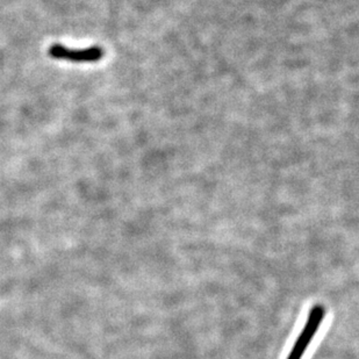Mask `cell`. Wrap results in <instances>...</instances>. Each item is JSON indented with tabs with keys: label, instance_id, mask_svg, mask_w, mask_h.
I'll list each match as a JSON object with an SVG mask.
<instances>
[{
	"label": "cell",
	"instance_id": "cell-1",
	"mask_svg": "<svg viewBox=\"0 0 359 359\" xmlns=\"http://www.w3.org/2000/svg\"><path fill=\"white\" fill-rule=\"evenodd\" d=\"M323 318H324V308L321 304H315V306L310 309L307 323L304 325L303 330L301 331L300 336L298 337L297 342L294 343L293 348H292L291 352H289L287 359L302 358L304 351L308 348L310 340H312L313 337L315 336L316 331H318Z\"/></svg>",
	"mask_w": 359,
	"mask_h": 359
},
{
	"label": "cell",
	"instance_id": "cell-2",
	"mask_svg": "<svg viewBox=\"0 0 359 359\" xmlns=\"http://www.w3.org/2000/svg\"><path fill=\"white\" fill-rule=\"evenodd\" d=\"M48 54L55 59L75 62V63H94L104 57V50L101 47H91L85 49H71L63 44H51Z\"/></svg>",
	"mask_w": 359,
	"mask_h": 359
}]
</instances>
